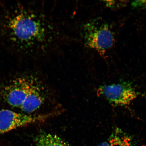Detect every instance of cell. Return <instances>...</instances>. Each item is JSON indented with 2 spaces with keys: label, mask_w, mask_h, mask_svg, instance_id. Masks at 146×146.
<instances>
[{
  "label": "cell",
  "mask_w": 146,
  "mask_h": 146,
  "mask_svg": "<svg viewBox=\"0 0 146 146\" xmlns=\"http://www.w3.org/2000/svg\"><path fill=\"white\" fill-rule=\"evenodd\" d=\"M83 29L85 44L100 54H104L113 45V33L107 24L91 21L84 25Z\"/></svg>",
  "instance_id": "3"
},
{
  "label": "cell",
  "mask_w": 146,
  "mask_h": 146,
  "mask_svg": "<svg viewBox=\"0 0 146 146\" xmlns=\"http://www.w3.org/2000/svg\"><path fill=\"white\" fill-rule=\"evenodd\" d=\"M106 5L111 8L118 9L124 6L127 1H105Z\"/></svg>",
  "instance_id": "8"
},
{
  "label": "cell",
  "mask_w": 146,
  "mask_h": 146,
  "mask_svg": "<svg viewBox=\"0 0 146 146\" xmlns=\"http://www.w3.org/2000/svg\"><path fill=\"white\" fill-rule=\"evenodd\" d=\"M131 5L134 8L146 9V1H133Z\"/></svg>",
  "instance_id": "9"
},
{
  "label": "cell",
  "mask_w": 146,
  "mask_h": 146,
  "mask_svg": "<svg viewBox=\"0 0 146 146\" xmlns=\"http://www.w3.org/2000/svg\"><path fill=\"white\" fill-rule=\"evenodd\" d=\"M96 146H128L126 141L123 137L118 134H111L106 141Z\"/></svg>",
  "instance_id": "7"
},
{
  "label": "cell",
  "mask_w": 146,
  "mask_h": 146,
  "mask_svg": "<svg viewBox=\"0 0 146 146\" xmlns=\"http://www.w3.org/2000/svg\"><path fill=\"white\" fill-rule=\"evenodd\" d=\"M51 92L38 73L27 70L16 73L2 84L0 98L23 113L36 115L46 105L54 104Z\"/></svg>",
  "instance_id": "2"
},
{
  "label": "cell",
  "mask_w": 146,
  "mask_h": 146,
  "mask_svg": "<svg viewBox=\"0 0 146 146\" xmlns=\"http://www.w3.org/2000/svg\"><path fill=\"white\" fill-rule=\"evenodd\" d=\"M48 27L36 3L0 1V46L22 61H32L43 52Z\"/></svg>",
  "instance_id": "1"
},
{
  "label": "cell",
  "mask_w": 146,
  "mask_h": 146,
  "mask_svg": "<svg viewBox=\"0 0 146 146\" xmlns=\"http://www.w3.org/2000/svg\"><path fill=\"white\" fill-rule=\"evenodd\" d=\"M45 115H29L7 109H0V134L20 127L44 121Z\"/></svg>",
  "instance_id": "5"
},
{
  "label": "cell",
  "mask_w": 146,
  "mask_h": 146,
  "mask_svg": "<svg viewBox=\"0 0 146 146\" xmlns=\"http://www.w3.org/2000/svg\"><path fill=\"white\" fill-rule=\"evenodd\" d=\"M37 146H71L56 135L41 131L34 137Z\"/></svg>",
  "instance_id": "6"
},
{
  "label": "cell",
  "mask_w": 146,
  "mask_h": 146,
  "mask_svg": "<svg viewBox=\"0 0 146 146\" xmlns=\"http://www.w3.org/2000/svg\"><path fill=\"white\" fill-rule=\"evenodd\" d=\"M97 93L111 104L121 106L130 104L138 95L131 84L125 82L101 86L98 88Z\"/></svg>",
  "instance_id": "4"
}]
</instances>
